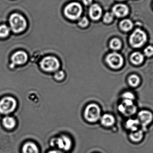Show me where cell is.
<instances>
[{"label":"cell","instance_id":"1","mask_svg":"<svg viewBox=\"0 0 153 153\" xmlns=\"http://www.w3.org/2000/svg\"><path fill=\"white\" fill-rule=\"evenodd\" d=\"M83 13V8L80 3L73 1L67 4L64 9V14L68 19L75 21L80 18Z\"/></svg>","mask_w":153,"mask_h":153},{"label":"cell","instance_id":"2","mask_svg":"<svg viewBox=\"0 0 153 153\" xmlns=\"http://www.w3.org/2000/svg\"><path fill=\"white\" fill-rule=\"evenodd\" d=\"M9 21L12 30L15 33H20L27 27V22L26 19L19 13H14L12 14L10 17Z\"/></svg>","mask_w":153,"mask_h":153},{"label":"cell","instance_id":"3","mask_svg":"<svg viewBox=\"0 0 153 153\" xmlns=\"http://www.w3.org/2000/svg\"><path fill=\"white\" fill-rule=\"evenodd\" d=\"M147 39L146 33L143 30L137 29L131 34L129 41L133 47L138 48L143 46L147 41Z\"/></svg>","mask_w":153,"mask_h":153},{"label":"cell","instance_id":"4","mask_svg":"<svg viewBox=\"0 0 153 153\" xmlns=\"http://www.w3.org/2000/svg\"><path fill=\"white\" fill-rule=\"evenodd\" d=\"M40 65L41 68L47 72L55 71L60 66V63L57 58L52 56H48L43 58Z\"/></svg>","mask_w":153,"mask_h":153},{"label":"cell","instance_id":"5","mask_svg":"<svg viewBox=\"0 0 153 153\" xmlns=\"http://www.w3.org/2000/svg\"><path fill=\"white\" fill-rule=\"evenodd\" d=\"M85 118L91 122H96L100 116V109L98 105L91 104L88 105L85 112Z\"/></svg>","mask_w":153,"mask_h":153},{"label":"cell","instance_id":"6","mask_svg":"<svg viewBox=\"0 0 153 153\" xmlns=\"http://www.w3.org/2000/svg\"><path fill=\"white\" fill-rule=\"evenodd\" d=\"M17 102L13 98L5 97L0 101V112L2 114H8L12 112L16 107Z\"/></svg>","mask_w":153,"mask_h":153},{"label":"cell","instance_id":"7","mask_svg":"<svg viewBox=\"0 0 153 153\" xmlns=\"http://www.w3.org/2000/svg\"><path fill=\"white\" fill-rule=\"evenodd\" d=\"M106 61L109 65L114 69H118L122 67L124 62L122 56L116 53L109 54L107 56Z\"/></svg>","mask_w":153,"mask_h":153},{"label":"cell","instance_id":"8","mask_svg":"<svg viewBox=\"0 0 153 153\" xmlns=\"http://www.w3.org/2000/svg\"><path fill=\"white\" fill-rule=\"evenodd\" d=\"M102 10L100 5L95 3L91 5L89 10V14L92 20H99L102 15Z\"/></svg>","mask_w":153,"mask_h":153},{"label":"cell","instance_id":"9","mask_svg":"<svg viewBox=\"0 0 153 153\" xmlns=\"http://www.w3.org/2000/svg\"><path fill=\"white\" fill-rule=\"evenodd\" d=\"M153 115L152 112L147 110H143L139 112L138 118L140 124H141L143 127H146L152 122L153 120Z\"/></svg>","mask_w":153,"mask_h":153},{"label":"cell","instance_id":"10","mask_svg":"<svg viewBox=\"0 0 153 153\" xmlns=\"http://www.w3.org/2000/svg\"><path fill=\"white\" fill-rule=\"evenodd\" d=\"M112 12L114 16L118 18H122L127 15L129 9L126 4H118L112 7Z\"/></svg>","mask_w":153,"mask_h":153},{"label":"cell","instance_id":"11","mask_svg":"<svg viewBox=\"0 0 153 153\" xmlns=\"http://www.w3.org/2000/svg\"><path fill=\"white\" fill-rule=\"evenodd\" d=\"M119 110L126 115H131L134 114L136 111V107L134 105L132 101L123 102V103L120 105Z\"/></svg>","mask_w":153,"mask_h":153},{"label":"cell","instance_id":"12","mask_svg":"<svg viewBox=\"0 0 153 153\" xmlns=\"http://www.w3.org/2000/svg\"><path fill=\"white\" fill-rule=\"evenodd\" d=\"M54 142L59 148L65 151H68L71 147V141L65 136H62L55 140Z\"/></svg>","mask_w":153,"mask_h":153},{"label":"cell","instance_id":"13","mask_svg":"<svg viewBox=\"0 0 153 153\" xmlns=\"http://www.w3.org/2000/svg\"><path fill=\"white\" fill-rule=\"evenodd\" d=\"M27 59V53L22 51L16 52L12 56V61L14 64L21 65L25 63Z\"/></svg>","mask_w":153,"mask_h":153},{"label":"cell","instance_id":"14","mask_svg":"<svg viewBox=\"0 0 153 153\" xmlns=\"http://www.w3.org/2000/svg\"><path fill=\"white\" fill-rule=\"evenodd\" d=\"M22 152V153H39L37 146L31 142H28L23 145Z\"/></svg>","mask_w":153,"mask_h":153},{"label":"cell","instance_id":"15","mask_svg":"<svg viewBox=\"0 0 153 153\" xmlns=\"http://www.w3.org/2000/svg\"><path fill=\"white\" fill-rule=\"evenodd\" d=\"M144 56L140 52H135L130 56L131 62L136 65H138L142 64L144 61Z\"/></svg>","mask_w":153,"mask_h":153},{"label":"cell","instance_id":"16","mask_svg":"<svg viewBox=\"0 0 153 153\" xmlns=\"http://www.w3.org/2000/svg\"><path fill=\"white\" fill-rule=\"evenodd\" d=\"M102 124L105 126L109 127L113 126L115 122L114 117L110 114H105L101 118Z\"/></svg>","mask_w":153,"mask_h":153},{"label":"cell","instance_id":"17","mask_svg":"<svg viewBox=\"0 0 153 153\" xmlns=\"http://www.w3.org/2000/svg\"><path fill=\"white\" fill-rule=\"evenodd\" d=\"M3 125L4 126L8 129H11L15 127L16 122L13 117H7L3 120Z\"/></svg>","mask_w":153,"mask_h":153},{"label":"cell","instance_id":"18","mask_svg":"<svg viewBox=\"0 0 153 153\" xmlns=\"http://www.w3.org/2000/svg\"><path fill=\"white\" fill-rule=\"evenodd\" d=\"M143 132L142 130H137L132 132L129 135L130 139L135 143H138L143 139Z\"/></svg>","mask_w":153,"mask_h":153},{"label":"cell","instance_id":"19","mask_svg":"<svg viewBox=\"0 0 153 153\" xmlns=\"http://www.w3.org/2000/svg\"><path fill=\"white\" fill-rule=\"evenodd\" d=\"M140 124L138 120L129 119L127 121L126 127L132 132H134L138 130V127Z\"/></svg>","mask_w":153,"mask_h":153},{"label":"cell","instance_id":"20","mask_svg":"<svg viewBox=\"0 0 153 153\" xmlns=\"http://www.w3.org/2000/svg\"><path fill=\"white\" fill-rule=\"evenodd\" d=\"M120 26L122 30L125 31H128L133 28V23L130 20L126 19L121 21Z\"/></svg>","mask_w":153,"mask_h":153},{"label":"cell","instance_id":"21","mask_svg":"<svg viewBox=\"0 0 153 153\" xmlns=\"http://www.w3.org/2000/svg\"><path fill=\"white\" fill-rule=\"evenodd\" d=\"M110 46L113 50H119L122 47V43L119 39L114 38L111 41Z\"/></svg>","mask_w":153,"mask_h":153},{"label":"cell","instance_id":"22","mask_svg":"<svg viewBox=\"0 0 153 153\" xmlns=\"http://www.w3.org/2000/svg\"><path fill=\"white\" fill-rule=\"evenodd\" d=\"M128 82L131 86L136 87L140 83V77L135 74L131 75L128 78Z\"/></svg>","mask_w":153,"mask_h":153},{"label":"cell","instance_id":"23","mask_svg":"<svg viewBox=\"0 0 153 153\" xmlns=\"http://www.w3.org/2000/svg\"><path fill=\"white\" fill-rule=\"evenodd\" d=\"M114 15L112 13L107 12L103 17V22L106 24H108L112 22L114 19Z\"/></svg>","mask_w":153,"mask_h":153},{"label":"cell","instance_id":"24","mask_svg":"<svg viewBox=\"0 0 153 153\" xmlns=\"http://www.w3.org/2000/svg\"><path fill=\"white\" fill-rule=\"evenodd\" d=\"M10 31V29L7 26L1 25L0 26V37H6L9 35Z\"/></svg>","mask_w":153,"mask_h":153},{"label":"cell","instance_id":"25","mask_svg":"<svg viewBox=\"0 0 153 153\" xmlns=\"http://www.w3.org/2000/svg\"><path fill=\"white\" fill-rule=\"evenodd\" d=\"M89 24V20L87 19V17H85V16L80 19L78 21V23H77V24L79 27L83 28L87 27Z\"/></svg>","mask_w":153,"mask_h":153},{"label":"cell","instance_id":"26","mask_svg":"<svg viewBox=\"0 0 153 153\" xmlns=\"http://www.w3.org/2000/svg\"><path fill=\"white\" fill-rule=\"evenodd\" d=\"M145 55L148 57H151L153 56V47L148 46L144 50Z\"/></svg>","mask_w":153,"mask_h":153},{"label":"cell","instance_id":"27","mask_svg":"<svg viewBox=\"0 0 153 153\" xmlns=\"http://www.w3.org/2000/svg\"><path fill=\"white\" fill-rule=\"evenodd\" d=\"M54 77L57 80L60 81L62 80L65 77L64 72L62 71H59L55 74Z\"/></svg>","mask_w":153,"mask_h":153},{"label":"cell","instance_id":"28","mask_svg":"<svg viewBox=\"0 0 153 153\" xmlns=\"http://www.w3.org/2000/svg\"><path fill=\"white\" fill-rule=\"evenodd\" d=\"M123 97L126 100H132L134 98V95L130 92H127L123 94Z\"/></svg>","mask_w":153,"mask_h":153},{"label":"cell","instance_id":"29","mask_svg":"<svg viewBox=\"0 0 153 153\" xmlns=\"http://www.w3.org/2000/svg\"><path fill=\"white\" fill-rule=\"evenodd\" d=\"M82 2L85 5L88 6L92 3L93 0H82Z\"/></svg>","mask_w":153,"mask_h":153},{"label":"cell","instance_id":"30","mask_svg":"<svg viewBox=\"0 0 153 153\" xmlns=\"http://www.w3.org/2000/svg\"><path fill=\"white\" fill-rule=\"evenodd\" d=\"M48 153H62V152H59V151H52L49 152Z\"/></svg>","mask_w":153,"mask_h":153},{"label":"cell","instance_id":"31","mask_svg":"<svg viewBox=\"0 0 153 153\" xmlns=\"http://www.w3.org/2000/svg\"><path fill=\"white\" fill-rule=\"evenodd\" d=\"M117 1H125V0H117Z\"/></svg>","mask_w":153,"mask_h":153}]
</instances>
